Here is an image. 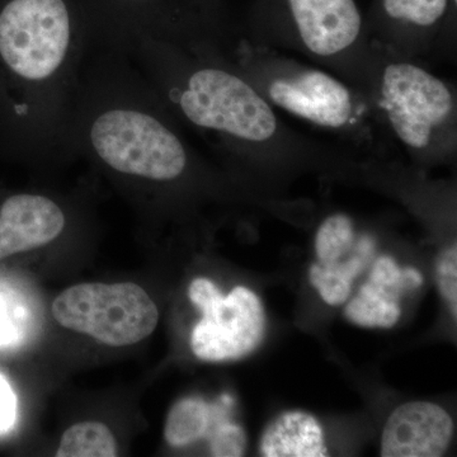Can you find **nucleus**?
Here are the masks:
<instances>
[{
  "instance_id": "nucleus-11",
  "label": "nucleus",
  "mask_w": 457,
  "mask_h": 457,
  "mask_svg": "<svg viewBox=\"0 0 457 457\" xmlns=\"http://www.w3.org/2000/svg\"><path fill=\"white\" fill-rule=\"evenodd\" d=\"M64 227V212L50 198L9 197L0 209V260L49 245Z\"/></svg>"
},
{
  "instance_id": "nucleus-7",
  "label": "nucleus",
  "mask_w": 457,
  "mask_h": 457,
  "mask_svg": "<svg viewBox=\"0 0 457 457\" xmlns=\"http://www.w3.org/2000/svg\"><path fill=\"white\" fill-rule=\"evenodd\" d=\"M71 40L66 0H11L0 12V56L23 79L41 82L53 77Z\"/></svg>"
},
{
  "instance_id": "nucleus-15",
  "label": "nucleus",
  "mask_w": 457,
  "mask_h": 457,
  "mask_svg": "<svg viewBox=\"0 0 457 457\" xmlns=\"http://www.w3.org/2000/svg\"><path fill=\"white\" fill-rule=\"evenodd\" d=\"M212 411L203 399L187 398L174 404L165 422L164 437L173 447L200 440L210 426Z\"/></svg>"
},
{
  "instance_id": "nucleus-2",
  "label": "nucleus",
  "mask_w": 457,
  "mask_h": 457,
  "mask_svg": "<svg viewBox=\"0 0 457 457\" xmlns=\"http://www.w3.org/2000/svg\"><path fill=\"white\" fill-rule=\"evenodd\" d=\"M228 60L278 110L329 132L354 153L381 156L392 147L371 99L336 74L243 38Z\"/></svg>"
},
{
  "instance_id": "nucleus-5",
  "label": "nucleus",
  "mask_w": 457,
  "mask_h": 457,
  "mask_svg": "<svg viewBox=\"0 0 457 457\" xmlns=\"http://www.w3.org/2000/svg\"><path fill=\"white\" fill-rule=\"evenodd\" d=\"M90 141L114 170L159 182L180 179L189 167L187 146L161 120L135 110L107 111L93 122Z\"/></svg>"
},
{
  "instance_id": "nucleus-22",
  "label": "nucleus",
  "mask_w": 457,
  "mask_h": 457,
  "mask_svg": "<svg viewBox=\"0 0 457 457\" xmlns=\"http://www.w3.org/2000/svg\"><path fill=\"white\" fill-rule=\"evenodd\" d=\"M130 2H144V0H130Z\"/></svg>"
},
{
  "instance_id": "nucleus-9",
  "label": "nucleus",
  "mask_w": 457,
  "mask_h": 457,
  "mask_svg": "<svg viewBox=\"0 0 457 457\" xmlns=\"http://www.w3.org/2000/svg\"><path fill=\"white\" fill-rule=\"evenodd\" d=\"M453 0H375L366 26L378 46L425 62L455 55Z\"/></svg>"
},
{
  "instance_id": "nucleus-23",
  "label": "nucleus",
  "mask_w": 457,
  "mask_h": 457,
  "mask_svg": "<svg viewBox=\"0 0 457 457\" xmlns=\"http://www.w3.org/2000/svg\"><path fill=\"white\" fill-rule=\"evenodd\" d=\"M453 4L457 5V0H453Z\"/></svg>"
},
{
  "instance_id": "nucleus-16",
  "label": "nucleus",
  "mask_w": 457,
  "mask_h": 457,
  "mask_svg": "<svg viewBox=\"0 0 457 457\" xmlns=\"http://www.w3.org/2000/svg\"><path fill=\"white\" fill-rule=\"evenodd\" d=\"M117 455L114 436L101 422H82L66 429L57 457H113Z\"/></svg>"
},
{
  "instance_id": "nucleus-1",
  "label": "nucleus",
  "mask_w": 457,
  "mask_h": 457,
  "mask_svg": "<svg viewBox=\"0 0 457 457\" xmlns=\"http://www.w3.org/2000/svg\"><path fill=\"white\" fill-rule=\"evenodd\" d=\"M174 104L195 128L212 132L240 161L257 170H353L356 153L290 128L276 108L228 62L207 55L183 62Z\"/></svg>"
},
{
  "instance_id": "nucleus-18",
  "label": "nucleus",
  "mask_w": 457,
  "mask_h": 457,
  "mask_svg": "<svg viewBox=\"0 0 457 457\" xmlns=\"http://www.w3.org/2000/svg\"><path fill=\"white\" fill-rule=\"evenodd\" d=\"M438 287L441 295L446 300L453 317L457 314V249L453 245L444 251L437 261Z\"/></svg>"
},
{
  "instance_id": "nucleus-13",
  "label": "nucleus",
  "mask_w": 457,
  "mask_h": 457,
  "mask_svg": "<svg viewBox=\"0 0 457 457\" xmlns=\"http://www.w3.org/2000/svg\"><path fill=\"white\" fill-rule=\"evenodd\" d=\"M400 312L398 295L370 279L345 308V317L369 328H392L399 320Z\"/></svg>"
},
{
  "instance_id": "nucleus-20",
  "label": "nucleus",
  "mask_w": 457,
  "mask_h": 457,
  "mask_svg": "<svg viewBox=\"0 0 457 457\" xmlns=\"http://www.w3.org/2000/svg\"><path fill=\"white\" fill-rule=\"evenodd\" d=\"M370 281L383 286L386 290L392 291L393 294L398 295V296L405 288H411L404 272L395 263V261L390 257H381L375 262Z\"/></svg>"
},
{
  "instance_id": "nucleus-19",
  "label": "nucleus",
  "mask_w": 457,
  "mask_h": 457,
  "mask_svg": "<svg viewBox=\"0 0 457 457\" xmlns=\"http://www.w3.org/2000/svg\"><path fill=\"white\" fill-rule=\"evenodd\" d=\"M245 445V431L233 423H224L212 433L210 449L212 456L237 457L243 455Z\"/></svg>"
},
{
  "instance_id": "nucleus-10",
  "label": "nucleus",
  "mask_w": 457,
  "mask_h": 457,
  "mask_svg": "<svg viewBox=\"0 0 457 457\" xmlns=\"http://www.w3.org/2000/svg\"><path fill=\"white\" fill-rule=\"evenodd\" d=\"M453 433V420L445 409L428 402L405 403L390 414L384 427L381 456H442Z\"/></svg>"
},
{
  "instance_id": "nucleus-14",
  "label": "nucleus",
  "mask_w": 457,
  "mask_h": 457,
  "mask_svg": "<svg viewBox=\"0 0 457 457\" xmlns=\"http://www.w3.org/2000/svg\"><path fill=\"white\" fill-rule=\"evenodd\" d=\"M352 258L330 264H312L311 281L319 291L324 302L339 305L347 300L353 278L362 270L370 255L361 251L353 239Z\"/></svg>"
},
{
  "instance_id": "nucleus-8",
  "label": "nucleus",
  "mask_w": 457,
  "mask_h": 457,
  "mask_svg": "<svg viewBox=\"0 0 457 457\" xmlns=\"http://www.w3.org/2000/svg\"><path fill=\"white\" fill-rule=\"evenodd\" d=\"M188 296L203 312L191 337L192 351L198 359L209 362L237 360L258 347L266 318L253 291L236 287L224 296L210 279L196 278L189 285Z\"/></svg>"
},
{
  "instance_id": "nucleus-21",
  "label": "nucleus",
  "mask_w": 457,
  "mask_h": 457,
  "mask_svg": "<svg viewBox=\"0 0 457 457\" xmlns=\"http://www.w3.org/2000/svg\"><path fill=\"white\" fill-rule=\"evenodd\" d=\"M17 399L11 385L0 375V432H7L16 422Z\"/></svg>"
},
{
  "instance_id": "nucleus-3",
  "label": "nucleus",
  "mask_w": 457,
  "mask_h": 457,
  "mask_svg": "<svg viewBox=\"0 0 457 457\" xmlns=\"http://www.w3.org/2000/svg\"><path fill=\"white\" fill-rule=\"evenodd\" d=\"M245 40L299 54L368 96L375 42L356 0H266Z\"/></svg>"
},
{
  "instance_id": "nucleus-6",
  "label": "nucleus",
  "mask_w": 457,
  "mask_h": 457,
  "mask_svg": "<svg viewBox=\"0 0 457 457\" xmlns=\"http://www.w3.org/2000/svg\"><path fill=\"white\" fill-rule=\"evenodd\" d=\"M60 326L111 347H125L154 332L159 312L139 285L80 284L66 288L53 303Z\"/></svg>"
},
{
  "instance_id": "nucleus-4",
  "label": "nucleus",
  "mask_w": 457,
  "mask_h": 457,
  "mask_svg": "<svg viewBox=\"0 0 457 457\" xmlns=\"http://www.w3.org/2000/svg\"><path fill=\"white\" fill-rule=\"evenodd\" d=\"M368 96L390 139L420 167L456 158V88L425 62L375 44Z\"/></svg>"
},
{
  "instance_id": "nucleus-17",
  "label": "nucleus",
  "mask_w": 457,
  "mask_h": 457,
  "mask_svg": "<svg viewBox=\"0 0 457 457\" xmlns=\"http://www.w3.org/2000/svg\"><path fill=\"white\" fill-rule=\"evenodd\" d=\"M354 231L353 219L345 213H333L324 219L315 234V252L319 263H336L350 254Z\"/></svg>"
},
{
  "instance_id": "nucleus-12",
  "label": "nucleus",
  "mask_w": 457,
  "mask_h": 457,
  "mask_svg": "<svg viewBox=\"0 0 457 457\" xmlns=\"http://www.w3.org/2000/svg\"><path fill=\"white\" fill-rule=\"evenodd\" d=\"M261 453L267 457H323L327 449L315 418L303 411H287L267 427Z\"/></svg>"
}]
</instances>
